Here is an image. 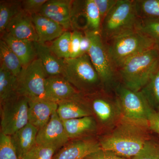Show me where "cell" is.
<instances>
[{"label":"cell","instance_id":"obj_1","mask_svg":"<svg viewBox=\"0 0 159 159\" xmlns=\"http://www.w3.org/2000/svg\"><path fill=\"white\" fill-rule=\"evenodd\" d=\"M112 130L100 139V147L125 158H132L151 138L148 122L122 116Z\"/></svg>","mask_w":159,"mask_h":159},{"label":"cell","instance_id":"obj_2","mask_svg":"<svg viewBox=\"0 0 159 159\" xmlns=\"http://www.w3.org/2000/svg\"><path fill=\"white\" fill-rule=\"evenodd\" d=\"M159 68V51L149 49L131 57L117 69L123 85L139 92Z\"/></svg>","mask_w":159,"mask_h":159},{"label":"cell","instance_id":"obj_3","mask_svg":"<svg viewBox=\"0 0 159 159\" xmlns=\"http://www.w3.org/2000/svg\"><path fill=\"white\" fill-rule=\"evenodd\" d=\"M62 76L80 93L93 94L103 87L88 54L64 59Z\"/></svg>","mask_w":159,"mask_h":159},{"label":"cell","instance_id":"obj_4","mask_svg":"<svg viewBox=\"0 0 159 159\" xmlns=\"http://www.w3.org/2000/svg\"><path fill=\"white\" fill-rule=\"evenodd\" d=\"M139 18L132 0H117L101 23L100 34L104 43L136 29Z\"/></svg>","mask_w":159,"mask_h":159},{"label":"cell","instance_id":"obj_5","mask_svg":"<svg viewBox=\"0 0 159 159\" xmlns=\"http://www.w3.org/2000/svg\"><path fill=\"white\" fill-rule=\"evenodd\" d=\"M105 44L110 58L116 70L131 57L156 48L152 39L137 29Z\"/></svg>","mask_w":159,"mask_h":159},{"label":"cell","instance_id":"obj_6","mask_svg":"<svg viewBox=\"0 0 159 159\" xmlns=\"http://www.w3.org/2000/svg\"><path fill=\"white\" fill-rule=\"evenodd\" d=\"M91 40L88 54L91 61L101 80L102 87L109 89L114 87L117 76V70L111 61L105 43L100 32L84 31Z\"/></svg>","mask_w":159,"mask_h":159},{"label":"cell","instance_id":"obj_7","mask_svg":"<svg viewBox=\"0 0 159 159\" xmlns=\"http://www.w3.org/2000/svg\"><path fill=\"white\" fill-rule=\"evenodd\" d=\"M48 77L37 57L26 67L23 68L17 77V94L29 100L46 99L45 84Z\"/></svg>","mask_w":159,"mask_h":159},{"label":"cell","instance_id":"obj_8","mask_svg":"<svg viewBox=\"0 0 159 159\" xmlns=\"http://www.w3.org/2000/svg\"><path fill=\"white\" fill-rule=\"evenodd\" d=\"M114 89L122 116L136 121L148 122L155 110L140 91L131 90L122 84H117Z\"/></svg>","mask_w":159,"mask_h":159},{"label":"cell","instance_id":"obj_9","mask_svg":"<svg viewBox=\"0 0 159 159\" xmlns=\"http://www.w3.org/2000/svg\"><path fill=\"white\" fill-rule=\"evenodd\" d=\"M29 102L17 95L1 104V132L11 136L29 123Z\"/></svg>","mask_w":159,"mask_h":159},{"label":"cell","instance_id":"obj_10","mask_svg":"<svg viewBox=\"0 0 159 159\" xmlns=\"http://www.w3.org/2000/svg\"><path fill=\"white\" fill-rule=\"evenodd\" d=\"M91 108L101 125L113 128L122 117L116 98L107 94H99L94 97Z\"/></svg>","mask_w":159,"mask_h":159},{"label":"cell","instance_id":"obj_11","mask_svg":"<svg viewBox=\"0 0 159 159\" xmlns=\"http://www.w3.org/2000/svg\"><path fill=\"white\" fill-rule=\"evenodd\" d=\"M69 139L62 120L56 111L49 122L38 131L36 144L50 146L57 150L64 146Z\"/></svg>","mask_w":159,"mask_h":159},{"label":"cell","instance_id":"obj_12","mask_svg":"<svg viewBox=\"0 0 159 159\" xmlns=\"http://www.w3.org/2000/svg\"><path fill=\"white\" fill-rule=\"evenodd\" d=\"M80 93L62 75L47 77L45 84V98L58 103L74 99Z\"/></svg>","mask_w":159,"mask_h":159},{"label":"cell","instance_id":"obj_13","mask_svg":"<svg viewBox=\"0 0 159 159\" xmlns=\"http://www.w3.org/2000/svg\"><path fill=\"white\" fill-rule=\"evenodd\" d=\"M72 1L68 0L48 1L39 13L53 20L62 26L65 30L73 28L71 22Z\"/></svg>","mask_w":159,"mask_h":159},{"label":"cell","instance_id":"obj_14","mask_svg":"<svg viewBox=\"0 0 159 159\" xmlns=\"http://www.w3.org/2000/svg\"><path fill=\"white\" fill-rule=\"evenodd\" d=\"M100 148L99 142L93 139L75 140L63 146L53 159H84Z\"/></svg>","mask_w":159,"mask_h":159},{"label":"cell","instance_id":"obj_15","mask_svg":"<svg viewBox=\"0 0 159 159\" xmlns=\"http://www.w3.org/2000/svg\"><path fill=\"white\" fill-rule=\"evenodd\" d=\"M6 33L18 39L38 41L31 15L23 9L11 20Z\"/></svg>","mask_w":159,"mask_h":159},{"label":"cell","instance_id":"obj_16","mask_svg":"<svg viewBox=\"0 0 159 159\" xmlns=\"http://www.w3.org/2000/svg\"><path fill=\"white\" fill-rule=\"evenodd\" d=\"M29 123L39 130L57 111L58 104L46 99L29 100Z\"/></svg>","mask_w":159,"mask_h":159},{"label":"cell","instance_id":"obj_17","mask_svg":"<svg viewBox=\"0 0 159 159\" xmlns=\"http://www.w3.org/2000/svg\"><path fill=\"white\" fill-rule=\"evenodd\" d=\"M57 113L62 121L93 116V115L90 106L82 99L80 95L74 99L58 103Z\"/></svg>","mask_w":159,"mask_h":159},{"label":"cell","instance_id":"obj_18","mask_svg":"<svg viewBox=\"0 0 159 159\" xmlns=\"http://www.w3.org/2000/svg\"><path fill=\"white\" fill-rule=\"evenodd\" d=\"M31 16L38 37V42L45 43L53 41L66 31L59 24L39 13L31 15Z\"/></svg>","mask_w":159,"mask_h":159},{"label":"cell","instance_id":"obj_19","mask_svg":"<svg viewBox=\"0 0 159 159\" xmlns=\"http://www.w3.org/2000/svg\"><path fill=\"white\" fill-rule=\"evenodd\" d=\"M38 129L28 123L10 136L11 143L20 159H22L36 144Z\"/></svg>","mask_w":159,"mask_h":159},{"label":"cell","instance_id":"obj_20","mask_svg":"<svg viewBox=\"0 0 159 159\" xmlns=\"http://www.w3.org/2000/svg\"><path fill=\"white\" fill-rule=\"evenodd\" d=\"M2 39L19 58L23 68L26 67L37 58L34 42L18 39L7 33L2 35Z\"/></svg>","mask_w":159,"mask_h":159},{"label":"cell","instance_id":"obj_21","mask_svg":"<svg viewBox=\"0 0 159 159\" xmlns=\"http://www.w3.org/2000/svg\"><path fill=\"white\" fill-rule=\"evenodd\" d=\"M38 58L48 77L62 75L64 68V59L60 58L52 52L45 43L34 42Z\"/></svg>","mask_w":159,"mask_h":159},{"label":"cell","instance_id":"obj_22","mask_svg":"<svg viewBox=\"0 0 159 159\" xmlns=\"http://www.w3.org/2000/svg\"><path fill=\"white\" fill-rule=\"evenodd\" d=\"M62 121L69 139L80 138L97 129V122L93 116Z\"/></svg>","mask_w":159,"mask_h":159},{"label":"cell","instance_id":"obj_23","mask_svg":"<svg viewBox=\"0 0 159 159\" xmlns=\"http://www.w3.org/2000/svg\"><path fill=\"white\" fill-rule=\"evenodd\" d=\"M17 77L1 63L0 66V101L1 104L17 95Z\"/></svg>","mask_w":159,"mask_h":159},{"label":"cell","instance_id":"obj_24","mask_svg":"<svg viewBox=\"0 0 159 159\" xmlns=\"http://www.w3.org/2000/svg\"><path fill=\"white\" fill-rule=\"evenodd\" d=\"M23 10L22 2L17 1H1L0 4V32L6 33L10 22Z\"/></svg>","mask_w":159,"mask_h":159},{"label":"cell","instance_id":"obj_25","mask_svg":"<svg viewBox=\"0 0 159 159\" xmlns=\"http://www.w3.org/2000/svg\"><path fill=\"white\" fill-rule=\"evenodd\" d=\"M0 58L1 63L11 74L17 77L22 70V65L18 57L3 39L0 41Z\"/></svg>","mask_w":159,"mask_h":159},{"label":"cell","instance_id":"obj_26","mask_svg":"<svg viewBox=\"0 0 159 159\" xmlns=\"http://www.w3.org/2000/svg\"><path fill=\"white\" fill-rule=\"evenodd\" d=\"M140 92L154 110L159 111V68Z\"/></svg>","mask_w":159,"mask_h":159},{"label":"cell","instance_id":"obj_27","mask_svg":"<svg viewBox=\"0 0 159 159\" xmlns=\"http://www.w3.org/2000/svg\"><path fill=\"white\" fill-rule=\"evenodd\" d=\"M135 7L140 19H159V0H134Z\"/></svg>","mask_w":159,"mask_h":159},{"label":"cell","instance_id":"obj_28","mask_svg":"<svg viewBox=\"0 0 159 159\" xmlns=\"http://www.w3.org/2000/svg\"><path fill=\"white\" fill-rule=\"evenodd\" d=\"M72 32L64 31L61 35L52 42L49 46L52 52L56 56L63 59L70 57V43Z\"/></svg>","mask_w":159,"mask_h":159},{"label":"cell","instance_id":"obj_29","mask_svg":"<svg viewBox=\"0 0 159 159\" xmlns=\"http://www.w3.org/2000/svg\"><path fill=\"white\" fill-rule=\"evenodd\" d=\"M136 29L152 39L159 51V19L139 18Z\"/></svg>","mask_w":159,"mask_h":159},{"label":"cell","instance_id":"obj_30","mask_svg":"<svg viewBox=\"0 0 159 159\" xmlns=\"http://www.w3.org/2000/svg\"><path fill=\"white\" fill-rule=\"evenodd\" d=\"M84 7L88 22V28L86 31L100 32L102 19L95 1H84Z\"/></svg>","mask_w":159,"mask_h":159},{"label":"cell","instance_id":"obj_31","mask_svg":"<svg viewBox=\"0 0 159 159\" xmlns=\"http://www.w3.org/2000/svg\"><path fill=\"white\" fill-rule=\"evenodd\" d=\"M130 159H159V139L150 138L139 153Z\"/></svg>","mask_w":159,"mask_h":159},{"label":"cell","instance_id":"obj_32","mask_svg":"<svg viewBox=\"0 0 159 159\" xmlns=\"http://www.w3.org/2000/svg\"><path fill=\"white\" fill-rule=\"evenodd\" d=\"M56 150L53 147L35 144L22 159H53Z\"/></svg>","mask_w":159,"mask_h":159},{"label":"cell","instance_id":"obj_33","mask_svg":"<svg viewBox=\"0 0 159 159\" xmlns=\"http://www.w3.org/2000/svg\"><path fill=\"white\" fill-rule=\"evenodd\" d=\"M0 159H20L11 143L10 136L1 132Z\"/></svg>","mask_w":159,"mask_h":159},{"label":"cell","instance_id":"obj_34","mask_svg":"<svg viewBox=\"0 0 159 159\" xmlns=\"http://www.w3.org/2000/svg\"><path fill=\"white\" fill-rule=\"evenodd\" d=\"M83 34V33L78 30H75L72 32L70 58H76L80 56V42Z\"/></svg>","mask_w":159,"mask_h":159},{"label":"cell","instance_id":"obj_35","mask_svg":"<svg viewBox=\"0 0 159 159\" xmlns=\"http://www.w3.org/2000/svg\"><path fill=\"white\" fill-rule=\"evenodd\" d=\"M48 0H25L22 2L24 11L33 15L39 13L45 3Z\"/></svg>","mask_w":159,"mask_h":159},{"label":"cell","instance_id":"obj_36","mask_svg":"<svg viewBox=\"0 0 159 159\" xmlns=\"http://www.w3.org/2000/svg\"><path fill=\"white\" fill-rule=\"evenodd\" d=\"M84 159H126L110 151L100 148L88 156Z\"/></svg>","mask_w":159,"mask_h":159},{"label":"cell","instance_id":"obj_37","mask_svg":"<svg viewBox=\"0 0 159 159\" xmlns=\"http://www.w3.org/2000/svg\"><path fill=\"white\" fill-rule=\"evenodd\" d=\"M99 9L102 21L111 9L117 2V0H94Z\"/></svg>","mask_w":159,"mask_h":159},{"label":"cell","instance_id":"obj_38","mask_svg":"<svg viewBox=\"0 0 159 159\" xmlns=\"http://www.w3.org/2000/svg\"><path fill=\"white\" fill-rule=\"evenodd\" d=\"M148 123L149 129L159 135V111H153L149 117Z\"/></svg>","mask_w":159,"mask_h":159},{"label":"cell","instance_id":"obj_39","mask_svg":"<svg viewBox=\"0 0 159 159\" xmlns=\"http://www.w3.org/2000/svg\"><path fill=\"white\" fill-rule=\"evenodd\" d=\"M91 46V40L88 34L84 32L83 34L80 42V56L88 54Z\"/></svg>","mask_w":159,"mask_h":159}]
</instances>
